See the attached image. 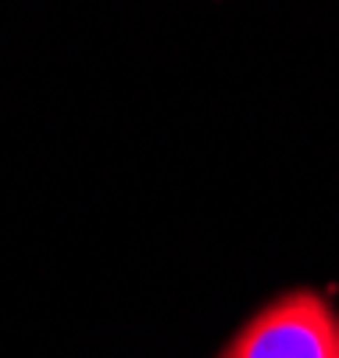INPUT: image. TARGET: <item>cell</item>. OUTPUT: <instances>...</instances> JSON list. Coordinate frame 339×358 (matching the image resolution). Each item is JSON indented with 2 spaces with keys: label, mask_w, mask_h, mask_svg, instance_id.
Here are the masks:
<instances>
[{
  "label": "cell",
  "mask_w": 339,
  "mask_h": 358,
  "mask_svg": "<svg viewBox=\"0 0 339 358\" xmlns=\"http://www.w3.org/2000/svg\"><path fill=\"white\" fill-rule=\"evenodd\" d=\"M222 358H339V322L318 294H286L246 326Z\"/></svg>",
  "instance_id": "obj_1"
}]
</instances>
